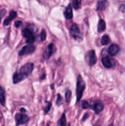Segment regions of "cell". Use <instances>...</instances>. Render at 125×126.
<instances>
[{"instance_id": "1", "label": "cell", "mask_w": 125, "mask_h": 126, "mask_svg": "<svg viewBox=\"0 0 125 126\" xmlns=\"http://www.w3.org/2000/svg\"><path fill=\"white\" fill-rule=\"evenodd\" d=\"M34 65L32 63H27L22 66L18 72H16L13 77V83H18L24 79H26L28 76H29L33 70Z\"/></svg>"}, {"instance_id": "2", "label": "cell", "mask_w": 125, "mask_h": 126, "mask_svg": "<svg viewBox=\"0 0 125 126\" xmlns=\"http://www.w3.org/2000/svg\"><path fill=\"white\" fill-rule=\"evenodd\" d=\"M85 88V83L84 80L83 79L81 75L77 77V89H76V95H77V102H80L82 96L83 94V92Z\"/></svg>"}, {"instance_id": "3", "label": "cell", "mask_w": 125, "mask_h": 126, "mask_svg": "<svg viewBox=\"0 0 125 126\" xmlns=\"http://www.w3.org/2000/svg\"><path fill=\"white\" fill-rule=\"evenodd\" d=\"M70 34H71V36L74 39H75L76 41H80L83 39L82 34H81L80 31V29H79V27H78L77 24H73L72 26L71 27Z\"/></svg>"}, {"instance_id": "4", "label": "cell", "mask_w": 125, "mask_h": 126, "mask_svg": "<svg viewBox=\"0 0 125 126\" xmlns=\"http://www.w3.org/2000/svg\"><path fill=\"white\" fill-rule=\"evenodd\" d=\"M22 35L26 38V42L29 44H32L35 41V37L32 31L29 28H24L22 30Z\"/></svg>"}, {"instance_id": "5", "label": "cell", "mask_w": 125, "mask_h": 126, "mask_svg": "<svg viewBox=\"0 0 125 126\" xmlns=\"http://www.w3.org/2000/svg\"><path fill=\"white\" fill-rule=\"evenodd\" d=\"M85 61L87 62V63L92 66L94 65H95V63H97V55H96V52L94 50H90L88 52L86 56H85Z\"/></svg>"}, {"instance_id": "6", "label": "cell", "mask_w": 125, "mask_h": 126, "mask_svg": "<svg viewBox=\"0 0 125 126\" xmlns=\"http://www.w3.org/2000/svg\"><path fill=\"white\" fill-rule=\"evenodd\" d=\"M36 49V47L34 46V45H32V44H29V45H27V46H24L19 52L18 55L20 56H23V55H29V54H31L32 52H34Z\"/></svg>"}, {"instance_id": "7", "label": "cell", "mask_w": 125, "mask_h": 126, "mask_svg": "<svg viewBox=\"0 0 125 126\" xmlns=\"http://www.w3.org/2000/svg\"><path fill=\"white\" fill-rule=\"evenodd\" d=\"M15 121H16V126H20V125H22V124H24L26 123L28 120H29V117L24 114H15Z\"/></svg>"}, {"instance_id": "8", "label": "cell", "mask_w": 125, "mask_h": 126, "mask_svg": "<svg viewBox=\"0 0 125 126\" xmlns=\"http://www.w3.org/2000/svg\"><path fill=\"white\" fill-rule=\"evenodd\" d=\"M55 52V45L53 44H50L47 46V47L46 48L44 53H43V58L47 60L49 59L54 53Z\"/></svg>"}, {"instance_id": "9", "label": "cell", "mask_w": 125, "mask_h": 126, "mask_svg": "<svg viewBox=\"0 0 125 126\" xmlns=\"http://www.w3.org/2000/svg\"><path fill=\"white\" fill-rule=\"evenodd\" d=\"M104 109V104L102 101L100 100H97L94 103L93 106V109L95 111L96 114H99Z\"/></svg>"}, {"instance_id": "10", "label": "cell", "mask_w": 125, "mask_h": 126, "mask_svg": "<svg viewBox=\"0 0 125 126\" xmlns=\"http://www.w3.org/2000/svg\"><path fill=\"white\" fill-rule=\"evenodd\" d=\"M17 16V12L15 10H11L9 16L4 21V26H7L10 24V23L11 22V21H13L15 18H16Z\"/></svg>"}, {"instance_id": "11", "label": "cell", "mask_w": 125, "mask_h": 126, "mask_svg": "<svg viewBox=\"0 0 125 126\" xmlns=\"http://www.w3.org/2000/svg\"><path fill=\"white\" fill-rule=\"evenodd\" d=\"M108 4V0H100L97 2V10L99 11H103L105 10Z\"/></svg>"}, {"instance_id": "12", "label": "cell", "mask_w": 125, "mask_h": 126, "mask_svg": "<svg viewBox=\"0 0 125 126\" xmlns=\"http://www.w3.org/2000/svg\"><path fill=\"white\" fill-rule=\"evenodd\" d=\"M64 16L66 19H71L73 18V10L71 4H69L64 12Z\"/></svg>"}, {"instance_id": "13", "label": "cell", "mask_w": 125, "mask_h": 126, "mask_svg": "<svg viewBox=\"0 0 125 126\" xmlns=\"http://www.w3.org/2000/svg\"><path fill=\"white\" fill-rule=\"evenodd\" d=\"M102 63L105 68L110 69L113 66V63H112V62H111V61L108 56H104L102 58Z\"/></svg>"}, {"instance_id": "14", "label": "cell", "mask_w": 125, "mask_h": 126, "mask_svg": "<svg viewBox=\"0 0 125 126\" xmlns=\"http://www.w3.org/2000/svg\"><path fill=\"white\" fill-rule=\"evenodd\" d=\"M119 51V47L117 44H112L108 49V52L111 55H116Z\"/></svg>"}, {"instance_id": "15", "label": "cell", "mask_w": 125, "mask_h": 126, "mask_svg": "<svg viewBox=\"0 0 125 126\" xmlns=\"http://www.w3.org/2000/svg\"><path fill=\"white\" fill-rule=\"evenodd\" d=\"M0 103L1 106H4L5 104V92L4 89L0 86Z\"/></svg>"}, {"instance_id": "16", "label": "cell", "mask_w": 125, "mask_h": 126, "mask_svg": "<svg viewBox=\"0 0 125 126\" xmlns=\"http://www.w3.org/2000/svg\"><path fill=\"white\" fill-rule=\"evenodd\" d=\"M106 28V24L105 21L103 19H100L98 24V31L99 32H103Z\"/></svg>"}, {"instance_id": "17", "label": "cell", "mask_w": 125, "mask_h": 126, "mask_svg": "<svg viewBox=\"0 0 125 126\" xmlns=\"http://www.w3.org/2000/svg\"><path fill=\"white\" fill-rule=\"evenodd\" d=\"M57 126H66V114H63L61 118L60 119Z\"/></svg>"}, {"instance_id": "18", "label": "cell", "mask_w": 125, "mask_h": 126, "mask_svg": "<svg viewBox=\"0 0 125 126\" xmlns=\"http://www.w3.org/2000/svg\"><path fill=\"white\" fill-rule=\"evenodd\" d=\"M109 42H110V37L108 35H103L101 40V44L105 46V45H107Z\"/></svg>"}, {"instance_id": "19", "label": "cell", "mask_w": 125, "mask_h": 126, "mask_svg": "<svg viewBox=\"0 0 125 126\" xmlns=\"http://www.w3.org/2000/svg\"><path fill=\"white\" fill-rule=\"evenodd\" d=\"M81 2H82V0H74L73 1V7L74 9L76 10H78L80 8V6H81Z\"/></svg>"}, {"instance_id": "20", "label": "cell", "mask_w": 125, "mask_h": 126, "mask_svg": "<svg viewBox=\"0 0 125 126\" xmlns=\"http://www.w3.org/2000/svg\"><path fill=\"white\" fill-rule=\"evenodd\" d=\"M71 97V91L68 90L66 92V94H65V100H66V102L67 103H69L70 102Z\"/></svg>"}, {"instance_id": "21", "label": "cell", "mask_w": 125, "mask_h": 126, "mask_svg": "<svg viewBox=\"0 0 125 126\" xmlns=\"http://www.w3.org/2000/svg\"><path fill=\"white\" fill-rule=\"evenodd\" d=\"M46 32L44 30H42L41 32V41H44L46 40Z\"/></svg>"}, {"instance_id": "22", "label": "cell", "mask_w": 125, "mask_h": 126, "mask_svg": "<svg viewBox=\"0 0 125 126\" xmlns=\"http://www.w3.org/2000/svg\"><path fill=\"white\" fill-rule=\"evenodd\" d=\"M63 103V99L61 97V96L60 94H57V106H60Z\"/></svg>"}, {"instance_id": "23", "label": "cell", "mask_w": 125, "mask_h": 126, "mask_svg": "<svg viewBox=\"0 0 125 126\" xmlns=\"http://www.w3.org/2000/svg\"><path fill=\"white\" fill-rule=\"evenodd\" d=\"M82 107L83 109H88L89 107V104L88 103L87 101H83V104H82Z\"/></svg>"}, {"instance_id": "24", "label": "cell", "mask_w": 125, "mask_h": 126, "mask_svg": "<svg viewBox=\"0 0 125 126\" xmlns=\"http://www.w3.org/2000/svg\"><path fill=\"white\" fill-rule=\"evenodd\" d=\"M21 24H22L21 21H16L15 22V27H17V28H18L20 26H21Z\"/></svg>"}, {"instance_id": "25", "label": "cell", "mask_w": 125, "mask_h": 126, "mask_svg": "<svg viewBox=\"0 0 125 126\" xmlns=\"http://www.w3.org/2000/svg\"><path fill=\"white\" fill-rule=\"evenodd\" d=\"M50 108H51V103H48L47 106L45 108V113H48L49 109H50Z\"/></svg>"}, {"instance_id": "26", "label": "cell", "mask_w": 125, "mask_h": 126, "mask_svg": "<svg viewBox=\"0 0 125 126\" xmlns=\"http://www.w3.org/2000/svg\"><path fill=\"white\" fill-rule=\"evenodd\" d=\"M119 10L122 11V12H125V6L124 4H122V5H121V7H120V8H119Z\"/></svg>"}, {"instance_id": "27", "label": "cell", "mask_w": 125, "mask_h": 126, "mask_svg": "<svg viewBox=\"0 0 125 126\" xmlns=\"http://www.w3.org/2000/svg\"><path fill=\"white\" fill-rule=\"evenodd\" d=\"M87 117H88V114H85V117H84V118L83 119V120L84 121V120H85Z\"/></svg>"}, {"instance_id": "28", "label": "cell", "mask_w": 125, "mask_h": 126, "mask_svg": "<svg viewBox=\"0 0 125 126\" xmlns=\"http://www.w3.org/2000/svg\"><path fill=\"white\" fill-rule=\"evenodd\" d=\"M113 126V125H112V124H111V125H110V126Z\"/></svg>"}, {"instance_id": "29", "label": "cell", "mask_w": 125, "mask_h": 126, "mask_svg": "<svg viewBox=\"0 0 125 126\" xmlns=\"http://www.w3.org/2000/svg\"><path fill=\"white\" fill-rule=\"evenodd\" d=\"M0 21H1V17H0Z\"/></svg>"}, {"instance_id": "30", "label": "cell", "mask_w": 125, "mask_h": 126, "mask_svg": "<svg viewBox=\"0 0 125 126\" xmlns=\"http://www.w3.org/2000/svg\"></svg>"}]
</instances>
